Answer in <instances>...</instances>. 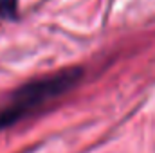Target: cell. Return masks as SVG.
<instances>
[{
    "label": "cell",
    "instance_id": "cell-2",
    "mask_svg": "<svg viewBox=\"0 0 155 153\" xmlns=\"http://www.w3.org/2000/svg\"><path fill=\"white\" fill-rule=\"evenodd\" d=\"M18 15L16 0H0V20H13Z\"/></svg>",
    "mask_w": 155,
    "mask_h": 153
},
{
    "label": "cell",
    "instance_id": "cell-1",
    "mask_svg": "<svg viewBox=\"0 0 155 153\" xmlns=\"http://www.w3.org/2000/svg\"><path fill=\"white\" fill-rule=\"evenodd\" d=\"M81 74V69H67L58 74L31 81L18 88L9 99V103L0 108V130L16 124L20 119L36 112L49 101L63 96L79 81Z\"/></svg>",
    "mask_w": 155,
    "mask_h": 153
}]
</instances>
